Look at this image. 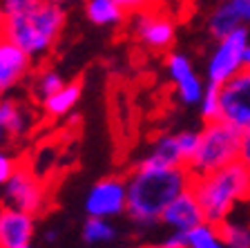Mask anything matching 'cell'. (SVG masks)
<instances>
[{
  "label": "cell",
  "instance_id": "1",
  "mask_svg": "<svg viewBox=\"0 0 250 248\" xmlns=\"http://www.w3.org/2000/svg\"><path fill=\"white\" fill-rule=\"evenodd\" d=\"M127 206L125 212L136 226H154L161 222L163 210L177 195L190 188L192 175L186 165L163 168V165L136 163L127 179Z\"/></svg>",
  "mask_w": 250,
  "mask_h": 248
},
{
  "label": "cell",
  "instance_id": "2",
  "mask_svg": "<svg viewBox=\"0 0 250 248\" xmlns=\"http://www.w3.org/2000/svg\"><path fill=\"white\" fill-rule=\"evenodd\" d=\"M190 190L197 197L206 222L219 226L239 203L250 202V170L241 161H234L208 175L192 177Z\"/></svg>",
  "mask_w": 250,
  "mask_h": 248
},
{
  "label": "cell",
  "instance_id": "3",
  "mask_svg": "<svg viewBox=\"0 0 250 248\" xmlns=\"http://www.w3.org/2000/svg\"><path fill=\"white\" fill-rule=\"evenodd\" d=\"M65 21H67V16L62 7L42 0L41 5H36L25 14H0V36L9 38L11 43L22 47L36 61L52 52V47L56 45V41L65 29Z\"/></svg>",
  "mask_w": 250,
  "mask_h": 248
},
{
  "label": "cell",
  "instance_id": "4",
  "mask_svg": "<svg viewBox=\"0 0 250 248\" xmlns=\"http://www.w3.org/2000/svg\"><path fill=\"white\" fill-rule=\"evenodd\" d=\"M239 145H241V132L228 125L226 121H206V125L199 132V145L197 152L188 161L190 175H208L219 168L239 161Z\"/></svg>",
  "mask_w": 250,
  "mask_h": 248
},
{
  "label": "cell",
  "instance_id": "5",
  "mask_svg": "<svg viewBox=\"0 0 250 248\" xmlns=\"http://www.w3.org/2000/svg\"><path fill=\"white\" fill-rule=\"evenodd\" d=\"M248 45H250V38H248V29L244 25L237 27L234 31H230L228 36L219 38L208 58L206 81L210 85L219 88L226 81H230L237 72H241L244 69V54Z\"/></svg>",
  "mask_w": 250,
  "mask_h": 248
},
{
  "label": "cell",
  "instance_id": "6",
  "mask_svg": "<svg viewBox=\"0 0 250 248\" xmlns=\"http://www.w3.org/2000/svg\"><path fill=\"white\" fill-rule=\"evenodd\" d=\"M219 119L237 132H250V69L237 72L219 85Z\"/></svg>",
  "mask_w": 250,
  "mask_h": 248
},
{
  "label": "cell",
  "instance_id": "7",
  "mask_svg": "<svg viewBox=\"0 0 250 248\" xmlns=\"http://www.w3.org/2000/svg\"><path fill=\"white\" fill-rule=\"evenodd\" d=\"M5 202L14 208L29 212L36 217L38 212H42L47 208V190L45 183L36 177V172L31 170L29 165H21L16 168V172L9 177L5 186Z\"/></svg>",
  "mask_w": 250,
  "mask_h": 248
},
{
  "label": "cell",
  "instance_id": "8",
  "mask_svg": "<svg viewBox=\"0 0 250 248\" xmlns=\"http://www.w3.org/2000/svg\"><path fill=\"white\" fill-rule=\"evenodd\" d=\"M134 38L150 52H167L177 38V25L167 14L156 9H143L132 21Z\"/></svg>",
  "mask_w": 250,
  "mask_h": 248
},
{
  "label": "cell",
  "instance_id": "9",
  "mask_svg": "<svg viewBox=\"0 0 250 248\" xmlns=\"http://www.w3.org/2000/svg\"><path fill=\"white\" fill-rule=\"evenodd\" d=\"M127 206V183L121 177H105L89 188L85 197V212L89 217H119Z\"/></svg>",
  "mask_w": 250,
  "mask_h": 248
},
{
  "label": "cell",
  "instance_id": "10",
  "mask_svg": "<svg viewBox=\"0 0 250 248\" xmlns=\"http://www.w3.org/2000/svg\"><path fill=\"white\" fill-rule=\"evenodd\" d=\"M167 76H170L174 92L181 98V103L186 105H199L203 92H206V83L197 74L192 61L181 52H172L166 61Z\"/></svg>",
  "mask_w": 250,
  "mask_h": 248
},
{
  "label": "cell",
  "instance_id": "11",
  "mask_svg": "<svg viewBox=\"0 0 250 248\" xmlns=\"http://www.w3.org/2000/svg\"><path fill=\"white\" fill-rule=\"evenodd\" d=\"M36 233L34 215L14 206L0 208V248H22L29 246Z\"/></svg>",
  "mask_w": 250,
  "mask_h": 248
},
{
  "label": "cell",
  "instance_id": "12",
  "mask_svg": "<svg viewBox=\"0 0 250 248\" xmlns=\"http://www.w3.org/2000/svg\"><path fill=\"white\" fill-rule=\"evenodd\" d=\"M161 222L177 233H188V230H192L199 224L206 222V217H203V210L199 206L194 192L188 188L167 203V208L161 215Z\"/></svg>",
  "mask_w": 250,
  "mask_h": 248
},
{
  "label": "cell",
  "instance_id": "13",
  "mask_svg": "<svg viewBox=\"0 0 250 248\" xmlns=\"http://www.w3.org/2000/svg\"><path fill=\"white\" fill-rule=\"evenodd\" d=\"M31 63H34V58L22 47L11 43L9 38L0 36V88H2V92L16 88L18 83L29 76Z\"/></svg>",
  "mask_w": 250,
  "mask_h": 248
},
{
  "label": "cell",
  "instance_id": "14",
  "mask_svg": "<svg viewBox=\"0 0 250 248\" xmlns=\"http://www.w3.org/2000/svg\"><path fill=\"white\" fill-rule=\"evenodd\" d=\"M31 125V112L11 96H0V148L7 141L21 139Z\"/></svg>",
  "mask_w": 250,
  "mask_h": 248
},
{
  "label": "cell",
  "instance_id": "15",
  "mask_svg": "<svg viewBox=\"0 0 250 248\" xmlns=\"http://www.w3.org/2000/svg\"><path fill=\"white\" fill-rule=\"evenodd\" d=\"M139 163L146 165H163V168H179V165H186L181 150H179V141L177 135H161L152 141L150 150Z\"/></svg>",
  "mask_w": 250,
  "mask_h": 248
},
{
  "label": "cell",
  "instance_id": "16",
  "mask_svg": "<svg viewBox=\"0 0 250 248\" xmlns=\"http://www.w3.org/2000/svg\"><path fill=\"white\" fill-rule=\"evenodd\" d=\"M81 83H65L58 92H54L49 98L42 101V110L49 119H61V116H67L74 108L81 101Z\"/></svg>",
  "mask_w": 250,
  "mask_h": 248
},
{
  "label": "cell",
  "instance_id": "17",
  "mask_svg": "<svg viewBox=\"0 0 250 248\" xmlns=\"http://www.w3.org/2000/svg\"><path fill=\"white\" fill-rule=\"evenodd\" d=\"M85 16L96 27H116L127 14L116 5V0H85Z\"/></svg>",
  "mask_w": 250,
  "mask_h": 248
},
{
  "label": "cell",
  "instance_id": "18",
  "mask_svg": "<svg viewBox=\"0 0 250 248\" xmlns=\"http://www.w3.org/2000/svg\"><path fill=\"white\" fill-rule=\"evenodd\" d=\"M241 25H244V23H241V18L237 16V11H234V7H232L230 0L219 2L208 16V31H210V36L217 38V41L219 38H224V36H228L230 31H234Z\"/></svg>",
  "mask_w": 250,
  "mask_h": 248
},
{
  "label": "cell",
  "instance_id": "19",
  "mask_svg": "<svg viewBox=\"0 0 250 248\" xmlns=\"http://www.w3.org/2000/svg\"><path fill=\"white\" fill-rule=\"evenodd\" d=\"M116 239V228L107 217H89L83 224V242L87 246L99 248Z\"/></svg>",
  "mask_w": 250,
  "mask_h": 248
},
{
  "label": "cell",
  "instance_id": "20",
  "mask_svg": "<svg viewBox=\"0 0 250 248\" xmlns=\"http://www.w3.org/2000/svg\"><path fill=\"white\" fill-rule=\"evenodd\" d=\"M186 248H226L219 226L203 222L186 233Z\"/></svg>",
  "mask_w": 250,
  "mask_h": 248
},
{
  "label": "cell",
  "instance_id": "21",
  "mask_svg": "<svg viewBox=\"0 0 250 248\" xmlns=\"http://www.w3.org/2000/svg\"><path fill=\"white\" fill-rule=\"evenodd\" d=\"M62 85H65V81H62V76L56 69H41V72L34 76V83H31V94L42 103V101L49 98L54 92H58Z\"/></svg>",
  "mask_w": 250,
  "mask_h": 248
},
{
  "label": "cell",
  "instance_id": "22",
  "mask_svg": "<svg viewBox=\"0 0 250 248\" xmlns=\"http://www.w3.org/2000/svg\"><path fill=\"white\" fill-rule=\"evenodd\" d=\"M219 233H221L226 248H250V228L244 224L226 219L219 224Z\"/></svg>",
  "mask_w": 250,
  "mask_h": 248
},
{
  "label": "cell",
  "instance_id": "23",
  "mask_svg": "<svg viewBox=\"0 0 250 248\" xmlns=\"http://www.w3.org/2000/svg\"><path fill=\"white\" fill-rule=\"evenodd\" d=\"M199 112L203 121H217L219 119V88L217 85H206L201 101H199Z\"/></svg>",
  "mask_w": 250,
  "mask_h": 248
},
{
  "label": "cell",
  "instance_id": "24",
  "mask_svg": "<svg viewBox=\"0 0 250 248\" xmlns=\"http://www.w3.org/2000/svg\"><path fill=\"white\" fill-rule=\"evenodd\" d=\"M177 141H179V150H181L183 159H186V165L188 161L194 157L197 152V145H199V132H192V130H183L177 135Z\"/></svg>",
  "mask_w": 250,
  "mask_h": 248
},
{
  "label": "cell",
  "instance_id": "25",
  "mask_svg": "<svg viewBox=\"0 0 250 248\" xmlns=\"http://www.w3.org/2000/svg\"><path fill=\"white\" fill-rule=\"evenodd\" d=\"M41 2L42 0H0V14L18 16V14H25V11H31Z\"/></svg>",
  "mask_w": 250,
  "mask_h": 248
},
{
  "label": "cell",
  "instance_id": "26",
  "mask_svg": "<svg viewBox=\"0 0 250 248\" xmlns=\"http://www.w3.org/2000/svg\"><path fill=\"white\" fill-rule=\"evenodd\" d=\"M16 168H18V161L9 152H5L0 148V186H5L7 181H9V177L16 172Z\"/></svg>",
  "mask_w": 250,
  "mask_h": 248
},
{
  "label": "cell",
  "instance_id": "27",
  "mask_svg": "<svg viewBox=\"0 0 250 248\" xmlns=\"http://www.w3.org/2000/svg\"><path fill=\"white\" fill-rule=\"evenodd\" d=\"M143 248H186V233H177L172 230V235L167 239H163L161 244H150Z\"/></svg>",
  "mask_w": 250,
  "mask_h": 248
},
{
  "label": "cell",
  "instance_id": "28",
  "mask_svg": "<svg viewBox=\"0 0 250 248\" xmlns=\"http://www.w3.org/2000/svg\"><path fill=\"white\" fill-rule=\"evenodd\" d=\"M152 0H116V5L125 11V14H139V11L147 9Z\"/></svg>",
  "mask_w": 250,
  "mask_h": 248
},
{
  "label": "cell",
  "instance_id": "29",
  "mask_svg": "<svg viewBox=\"0 0 250 248\" xmlns=\"http://www.w3.org/2000/svg\"><path fill=\"white\" fill-rule=\"evenodd\" d=\"M239 161L250 170V132L241 135V145H239Z\"/></svg>",
  "mask_w": 250,
  "mask_h": 248
},
{
  "label": "cell",
  "instance_id": "30",
  "mask_svg": "<svg viewBox=\"0 0 250 248\" xmlns=\"http://www.w3.org/2000/svg\"><path fill=\"white\" fill-rule=\"evenodd\" d=\"M234 7V11H237V16L241 18V23H250V0H230Z\"/></svg>",
  "mask_w": 250,
  "mask_h": 248
},
{
  "label": "cell",
  "instance_id": "31",
  "mask_svg": "<svg viewBox=\"0 0 250 248\" xmlns=\"http://www.w3.org/2000/svg\"><path fill=\"white\" fill-rule=\"evenodd\" d=\"M244 68L250 69V45L246 47V54H244Z\"/></svg>",
  "mask_w": 250,
  "mask_h": 248
},
{
  "label": "cell",
  "instance_id": "32",
  "mask_svg": "<svg viewBox=\"0 0 250 248\" xmlns=\"http://www.w3.org/2000/svg\"><path fill=\"white\" fill-rule=\"evenodd\" d=\"M45 2H52V5H58V7H62L65 2H69V0H45Z\"/></svg>",
  "mask_w": 250,
  "mask_h": 248
},
{
  "label": "cell",
  "instance_id": "33",
  "mask_svg": "<svg viewBox=\"0 0 250 248\" xmlns=\"http://www.w3.org/2000/svg\"><path fill=\"white\" fill-rule=\"evenodd\" d=\"M0 96H2V88H0Z\"/></svg>",
  "mask_w": 250,
  "mask_h": 248
},
{
  "label": "cell",
  "instance_id": "34",
  "mask_svg": "<svg viewBox=\"0 0 250 248\" xmlns=\"http://www.w3.org/2000/svg\"><path fill=\"white\" fill-rule=\"evenodd\" d=\"M22 248H31V246H22Z\"/></svg>",
  "mask_w": 250,
  "mask_h": 248
},
{
  "label": "cell",
  "instance_id": "35",
  "mask_svg": "<svg viewBox=\"0 0 250 248\" xmlns=\"http://www.w3.org/2000/svg\"><path fill=\"white\" fill-rule=\"evenodd\" d=\"M89 248H94V246H89Z\"/></svg>",
  "mask_w": 250,
  "mask_h": 248
}]
</instances>
